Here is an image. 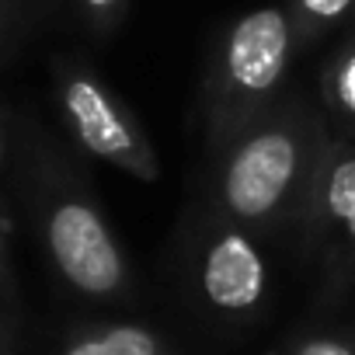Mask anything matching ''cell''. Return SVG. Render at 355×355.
<instances>
[{
    "label": "cell",
    "mask_w": 355,
    "mask_h": 355,
    "mask_svg": "<svg viewBox=\"0 0 355 355\" xmlns=\"http://www.w3.org/2000/svg\"><path fill=\"white\" fill-rule=\"evenodd\" d=\"M0 153H4V136H0Z\"/></svg>",
    "instance_id": "obj_12"
},
{
    "label": "cell",
    "mask_w": 355,
    "mask_h": 355,
    "mask_svg": "<svg viewBox=\"0 0 355 355\" xmlns=\"http://www.w3.org/2000/svg\"><path fill=\"white\" fill-rule=\"evenodd\" d=\"M0 261H4V244H0Z\"/></svg>",
    "instance_id": "obj_13"
},
{
    "label": "cell",
    "mask_w": 355,
    "mask_h": 355,
    "mask_svg": "<svg viewBox=\"0 0 355 355\" xmlns=\"http://www.w3.org/2000/svg\"><path fill=\"white\" fill-rule=\"evenodd\" d=\"M60 108L73 139L115 171L153 185L160 178V160L153 143L136 119V112L91 70L70 67L60 73Z\"/></svg>",
    "instance_id": "obj_4"
},
{
    "label": "cell",
    "mask_w": 355,
    "mask_h": 355,
    "mask_svg": "<svg viewBox=\"0 0 355 355\" xmlns=\"http://www.w3.org/2000/svg\"><path fill=\"white\" fill-rule=\"evenodd\" d=\"M77 8H80L84 21H87L98 35H108V32H115L119 21L125 18L129 0H77Z\"/></svg>",
    "instance_id": "obj_10"
},
{
    "label": "cell",
    "mask_w": 355,
    "mask_h": 355,
    "mask_svg": "<svg viewBox=\"0 0 355 355\" xmlns=\"http://www.w3.org/2000/svg\"><path fill=\"white\" fill-rule=\"evenodd\" d=\"M300 49L286 4H261L237 15L206 67L202 115L209 153H220L251 122L286 98L293 53Z\"/></svg>",
    "instance_id": "obj_2"
},
{
    "label": "cell",
    "mask_w": 355,
    "mask_h": 355,
    "mask_svg": "<svg viewBox=\"0 0 355 355\" xmlns=\"http://www.w3.org/2000/svg\"><path fill=\"white\" fill-rule=\"evenodd\" d=\"M46 244L56 272L91 300H115L129 289V261L101 209L80 196H60L46 213Z\"/></svg>",
    "instance_id": "obj_6"
},
{
    "label": "cell",
    "mask_w": 355,
    "mask_h": 355,
    "mask_svg": "<svg viewBox=\"0 0 355 355\" xmlns=\"http://www.w3.org/2000/svg\"><path fill=\"white\" fill-rule=\"evenodd\" d=\"M286 11L293 18L300 46L317 42L341 21L355 18V0H286Z\"/></svg>",
    "instance_id": "obj_9"
},
{
    "label": "cell",
    "mask_w": 355,
    "mask_h": 355,
    "mask_svg": "<svg viewBox=\"0 0 355 355\" xmlns=\"http://www.w3.org/2000/svg\"><path fill=\"white\" fill-rule=\"evenodd\" d=\"M192 279L202 306L230 324L254 320L268 303V258L261 237L220 209L202 220L192 244Z\"/></svg>",
    "instance_id": "obj_3"
},
{
    "label": "cell",
    "mask_w": 355,
    "mask_h": 355,
    "mask_svg": "<svg viewBox=\"0 0 355 355\" xmlns=\"http://www.w3.org/2000/svg\"><path fill=\"white\" fill-rule=\"evenodd\" d=\"M286 355H355V345H348L334 334H303L289 345Z\"/></svg>",
    "instance_id": "obj_11"
},
{
    "label": "cell",
    "mask_w": 355,
    "mask_h": 355,
    "mask_svg": "<svg viewBox=\"0 0 355 355\" xmlns=\"http://www.w3.org/2000/svg\"><path fill=\"white\" fill-rule=\"evenodd\" d=\"M320 108L338 129L334 136L355 139V35L320 67Z\"/></svg>",
    "instance_id": "obj_7"
},
{
    "label": "cell",
    "mask_w": 355,
    "mask_h": 355,
    "mask_svg": "<svg viewBox=\"0 0 355 355\" xmlns=\"http://www.w3.org/2000/svg\"><path fill=\"white\" fill-rule=\"evenodd\" d=\"M296 227L331 282L355 279V139H324Z\"/></svg>",
    "instance_id": "obj_5"
},
{
    "label": "cell",
    "mask_w": 355,
    "mask_h": 355,
    "mask_svg": "<svg viewBox=\"0 0 355 355\" xmlns=\"http://www.w3.org/2000/svg\"><path fill=\"white\" fill-rule=\"evenodd\" d=\"M327 136L324 108L282 98L216 153V209L258 237L296 223Z\"/></svg>",
    "instance_id": "obj_1"
},
{
    "label": "cell",
    "mask_w": 355,
    "mask_h": 355,
    "mask_svg": "<svg viewBox=\"0 0 355 355\" xmlns=\"http://www.w3.org/2000/svg\"><path fill=\"white\" fill-rule=\"evenodd\" d=\"M63 355H178V348L146 324H101L77 334Z\"/></svg>",
    "instance_id": "obj_8"
}]
</instances>
